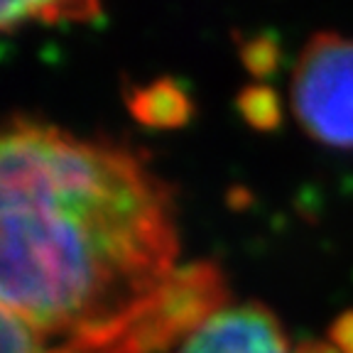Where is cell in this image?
Here are the masks:
<instances>
[{
  "instance_id": "5b68a950",
  "label": "cell",
  "mask_w": 353,
  "mask_h": 353,
  "mask_svg": "<svg viewBox=\"0 0 353 353\" xmlns=\"http://www.w3.org/2000/svg\"><path fill=\"white\" fill-rule=\"evenodd\" d=\"M0 353H72L64 346L47 341L32 326L17 319L0 304Z\"/></svg>"
},
{
  "instance_id": "8992f818",
  "label": "cell",
  "mask_w": 353,
  "mask_h": 353,
  "mask_svg": "<svg viewBox=\"0 0 353 353\" xmlns=\"http://www.w3.org/2000/svg\"><path fill=\"white\" fill-rule=\"evenodd\" d=\"M331 343L339 348V353H353V314L343 316V319L334 326Z\"/></svg>"
},
{
  "instance_id": "7a4b0ae2",
  "label": "cell",
  "mask_w": 353,
  "mask_h": 353,
  "mask_svg": "<svg viewBox=\"0 0 353 353\" xmlns=\"http://www.w3.org/2000/svg\"><path fill=\"white\" fill-rule=\"evenodd\" d=\"M290 103L312 140L353 150V37L319 32L304 44L292 72Z\"/></svg>"
},
{
  "instance_id": "277c9868",
  "label": "cell",
  "mask_w": 353,
  "mask_h": 353,
  "mask_svg": "<svg viewBox=\"0 0 353 353\" xmlns=\"http://www.w3.org/2000/svg\"><path fill=\"white\" fill-rule=\"evenodd\" d=\"M101 12L94 3H72V0H20V3H0V32L28 28V25H59V22H86Z\"/></svg>"
},
{
  "instance_id": "3957f363",
  "label": "cell",
  "mask_w": 353,
  "mask_h": 353,
  "mask_svg": "<svg viewBox=\"0 0 353 353\" xmlns=\"http://www.w3.org/2000/svg\"><path fill=\"white\" fill-rule=\"evenodd\" d=\"M176 353H339V348L321 341L297 343L258 302H223L179 339Z\"/></svg>"
},
{
  "instance_id": "6da1fadb",
  "label": "cell",
  "mask_w": 353,
  "mask_h": 353,
  "mask_svg": "<svg viewBox=\"0 0 353 353\" xmlns=\"http://www.w3.org/2000/svg\"><path fill=\"white\" fill-rule=\"evenodd\" d=\"M226 302L179 268L170 187L110 140L0 125V304L72 353H148Z\"/></svg>"
}]
</instances>
